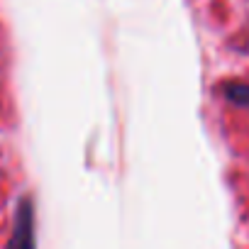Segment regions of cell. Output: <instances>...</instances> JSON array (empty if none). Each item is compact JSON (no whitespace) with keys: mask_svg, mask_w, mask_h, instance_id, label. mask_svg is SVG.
Wrapping results in <instances>:
<instances>
[{"mask_svg":"<svg viewBox=\"0 0 249 249\" xmlns=\"http://www.w3.org/2000/svg\"><path fill=\"white\" fill-rule=\"evenodd\" d=\"M225 98L239 107H249V83L242 81H232L225 86Z\"/></svg>","mask_w":249,"mask_h":249,"instance_id":"6da1fadb","label":"cell"}]
</instances>
